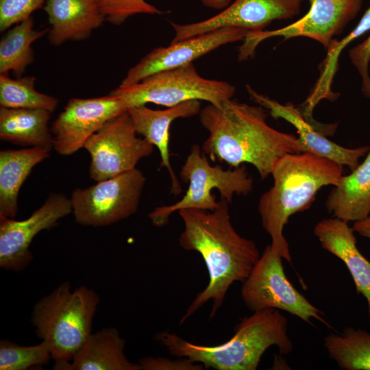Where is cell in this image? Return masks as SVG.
<instances>
[{
    "label": "cell",
    "instance_id": "27",
    "mask_svg": "<svg viewBox=\"0 0 370 370\" xmlns=\"http://www.w3.org/2000/svg\"><path fill=\"white\" fill-rule=\"evenodd\" d=\"M33 76L14 79L0 74V105L8 108L43 109L53 112L58 105L57 98L38 92Z\"/></svg>",
    "mask_w": 370,
    "mask_h": 370
},
{
    "label": "cell",
    "instance_id": "12",
    "mask_svg": "<svg viewBox=\"0 0 370 370\" xmlns=\"http://www.w3.org/2000/svg\"><path fill=\"white\" fill-rule=\"evenodd\" d=\"M128 109L121 97L112 94L69 99L51 127L53 149L62 156L75 153L107 121Z\"/></svg>",
    "mask_w": 370,
    "mask_h": 370
},
{
    "label": "cell",
    "instance_id": "19",
    "mask_svg": "<svg viewBox=\"0 0 370 370\" xmlns=\"http://www.w3.org/2000/svg\"><path fill=\"white\" fill-rule=\"evenodd\" d=\"M314 234L324 249L345 263L370 312V262L358 250L353 227L336 217L325 219L317 223Z\"/></svg>",
    "mask_w": 370,
    "mask_h": 370
},
{
    "label": "cell",
    "instance_id": "26",
    "mask_svg": "<svg viewBox=\"0 0 370 370\" xmlns=\"http://www.w3.org/2000/svg\"><path fill=\"white\" fill-rule=\"evenodd\" d=\"M370 29V7L365 12L356 27L344 38L337 41L332 40L327 47L328 52L321 64V76L311 94L304 103L301 112L308 119H311L315 106L323 99H333L334 94L330 85L337 69L338 58L341 51L352 41Z\"/></svg>",
    "mask_w": 370,
    "mask_h": 370
},
{
    "label": "cell",
    "instance_id": "14",
    "mask_svg": "<svg viewBox=\"0 0 370 370\" xmlns=\"http://www.w3.org/2000/svg\"><path fill=\"white\" fill-rule=\"evenodd\" d=\"M248 32L225 27L155 48L128 70L118 87L126 88L156 73L190 64L224 45L243 40Z\"/></svg>",
    "mask_w": 370,
    "mask_h": 370
},
{
    "label": "cell",
    "instance_id": "22",
    "mask_svg": "<svg viewBox=\"0 0 370 370\" xmlns=\"http://www.w3.org/2000/svg\"><path fill=\"white\" fill-rule=\"evenodd\" d=\"M50 151L40 147L0 151V218H14L21 186L33 168L49 158Z\"/></svg>",
    "mask_w": 370,
    "mask_h": 370
},
{
    "label": "cell",
    "instance_id": "20",
    "mask_svg": "<svg viewBox=\"0 0 370 370\" xmlns=\"http://www.w3.org/2000/svg\"><path fill=\"white\" fill-rule=\"evenodd\" d=\"M125 341L114 328L91 333L69 362H55L56 370H140L125 354Z\"/></svg>",
    "mask_w": 370,
    "mask_h": 370
},
{
    "label": "cell",
    "instance_id": "3",
    "mask_svg": "<svg viewBox=\"0 0 370 370\" xmlns=\"http://www.w3.org/2000/svg\"><path fill=\"white\" fill-rule=\"evenodd\" d=\"M271 174L273 184L260 197L258 212L262 225L271 238V251L291 262L284 225L291 215L311 206L322 187L338 184L343 166L305 151L285 154L275 162Z\"/></svg>",
    "mask_w": 370,
    "mask_h": 370
},
{
    "label": "cell",
    "instance_id": "16",
    "mask_svg": "<svg viewBox=\"0 0 370 370\" xmlns=\"http://www.w3.org/2000/svg\"><path fill=\"white\" fill-rule=\"evenodd\" d=\"M246 88L251 98L259 106L268 110L271 116L275 119H285L297 129L303 152L307 151L329 158L342 166H347L352 171L359 164V159L365 156L370 149L369 146L347 148L338 145L328 139L293 104L288 103L283 105L257 92L249 85H246Z\"/></svg>",
    "mask_w": 370,
    "mask_h": 370
},
{
    "label": "cell",
    "instance_id": "29",
    "mask_svg": "<svg viewBox=\"0 0 370 370\" xmlns=\"http://www.w3.org/2000/svg\"><path fill=\"white\" fill-rule=\"evenodd\" d=\"M106 21L121 25L136 14H162L163 12L146 0H92Z\"/></svg>",
    "mask_w": 370,
    "mask_h": 370
},
{
    "label": "cell",
    "instance_id": "7",
    "mask_svg": "<svg viewBox=\"0 0 370 370\" xmlns=\"http://www.w3.org/2000/svg\"><path fill=\"white\" fill-rule=\"evenodd\" d=\"M110 94L121 97L129 109L149 103L169 108L190 100L221 106L232 99L235 87L225 81L201 77L190 63L156 73L126 88L117 87Z\"/></svg>",
    "mask_w": 370,
    "mask_h": 370
},
{
    "label": "cell",
    "instance_id": "23",
    "mask_svg": "<svg viewBox=\"0 0 370 370\" xmlns=\"http://www.w3.org/2000/svg\"><path fill=\"white\" fill-rule=\"evenodd\" d=\"M51 112L43 109L0 107V139L15 145L53 149L49 121Z\"/></svg>",
    "mask_w": 370,
    "mask_h": 370
},
{
    "label": "cell",
    "instance_id": "2",
    "mask_svg": "<svg viewBox=\"0 0 370 370\" xmlns=\"http://www.w3.org/2000/svg\"><path fill=\"white\" fill-rule=\"evenodd\" d=\"M199 115L209 133L203 152L213 162H225L230 168L251 164L262 180L271 175L279 158L303 152L298 137L268 125L267 114L260 106L230 99L221 106L209 103Z\"/></svg>",
    "mask_w": 370,
    "mask_h": 370
},
{
    "label": "cell",
    "instance_id": "18",
    "mask_svg": "<svg viewBox=\"0 0 370 370\" xmlns=\"http://www.w3.org/2000/svg\"><path fill=\"white\" fill-rule=\"evenodd\" d=\"M43 8L50 25L48 40L54 46L85 40L106 21L92 0H47Z\"/></svg>",
    "mask_w": 370,
    "mask_h": 370
},
{
    "label": "cell",
    "instance_id": "4",
    "mask_svg": "<svg viewBox=\"0 0 370 370\" xmlns=\"http://www.w3.org/2000/svg\"><path fill=\"white\" fill-rule=\"evenodd\" d=\"M236 329L230 339L217 345L195 344L167 331L157 334L156 341L173 356L217 370H255L263 354L273 345L284 355L293 350L287 319L278 309L256 311L243 318Z\"/></svg>",
    "mask_w": 370,
    "mask_h": 370
},
{
    "label": "cell",
    "instance_id": "11",
    "mask_svg": "<svg viewBox=\"0 0 370 370\" xmlns=\"http://www.w3.org/2000/svg\"><path fill=\"white\" fill-rule=\"evenodd\" d=\"M309 1L308 12L293 23L275 30L249 32L239 48L238 60H245L253 56L261 42L274 36H282L285 39L308 37L327 48L332 41L333 36L356 16L362 5V0Z\"/></svg>",
    "mask_w": 370,
    "mask_h": 370
},
{
    "label": "cell",
    "instance_id": "9",
    "mask_svg": "<svg viewBox=\"0 0 370 370\" xmlns=\"http://www.w3.org/2000/svg\"><path fill=\"white\" fill-rule=\"evenodd\" d=\"M282 257L265 247L248 278L243 282L241 296L245 305L256 312L280 309L310 323L317 319L330 327L322 312L310 304L287 279Z\"/></svg>",
    "mask_w": 370,
    "mask_h": 370
},
{
    "label": "cell",
    "instance_id": "34",
    "mask_svg": "<svg viewBox=\"0 0 370 370\" xmlns=\"http://www.w3.org/2000/svg\"><path fill=\"white\" fill-rule=\"evenodd\" d=\"M202 4L210 9L223 10L226 8L232 0H200Z\"/></svg>",
    "mask_w": 370,
    "mask_h": 370
},
{
    "label": "cell",
    "instance_id": "24",
    "mask_svg": "<svg viewBox=\"0 0 370 370\" xmlns=\"http://www.w3.org/2000/svg\"><path fill=\"white\" fill-rule=\"evenodd\" d=\"M49 28L36 29L31 17L10 29L0 41V74L21 77L34 60L32 44L47 34Z\"/></svg>",
    "mask_w": 370,
    "mask_h": 370
},
{
    "label": "cell",
    "instance_id": "15",
    "mask_svg": "<svg viewBox=\"0 0 370 370\" xmlns=\"http://www.w3.org/2000/svg\"><path fill=\"white\" fill-rule=\"evenodd\" d=\"M302 0H235L217 14L188 24L171 22L175 36L171 43L225 27L260 31L275 20L297 14Z\"/></svg>",
    "mask_w": 370,
    "mask_h": 370
},
{
    "label": "cell",
    "instance_id": "25",
    "mask_svg": "<svg viewBox=\"0 0 370 370\" xmlns=\"http://www.w3.org/2000/svg\"><path fill=\"white\" fill-rule=\"evenodd\" d=\"M330 358L345 370H370V333L345 328L340 334H331L324 341Z\"/></svg>",
    "mask_w": 370,
    "mask_h": 370
},
{
    "label": "cell",
    "instance_id": "1",
    "mask_svg": "<svg viewBox=\"0 0 370 370\" xmlns=\"http://www.w3.org/2000/svg\"><path fill=\"white\" fill-rule=\"evenodd\" d=\"M229 204L221 199L219 206L212 211L196 208L178 211L184 223L179 244L186 251L200 254L209 275L208 285L196 295L180 324L210 300L212 301V319L230 286L235 282H243L260 257L256 244L241 236L232 226Z\"/></svg>",
    "mask_w": 370,
    "mask_h": 370
},
{
    "label": "cell",
    "instance_id": "32",
    "mask_svg": "<svg viewBox=\"0 0 370 370\" xmlns=\"http://www.w3.org/2000/svg\"><path fill=\"white\" fill-rule=\"evenodd\" d=\"M140 370H202L204 365L187 358L171 360L168 358L145 356L139 360Z\"/></svg>",
    "mask_w": 370,
    "mask_h": 370
},
{
    "label": "cell",
    "instance_id": "13",
    "mask_svg": "<svg viewBox=\"0 0 370 370\" xmlns=\"http://www.w3.org/2000/svg\"><path fill=\"white\" fill-rule=\"evenodd\" d=\"M71 212V198L53 193L27 219L0 218L1 268L16 271L25 269L33 259L29 246L34 238Z\"/></svg>",
    "mask_w": 370,
    "mask_h": 370
},
{
    "label": "cell",
    "instance_id": "8",
    "mask_svg": "<svg viewBox=\"0 0 370 370\" xmlns=\"http://www.w3.org/2000/svg\"><path fill=\"white\" fill-rule=\"evenodd\" d=\"M146 178L135 168L98 181L86 188H77L71 197L72 212L79 225L103 227L135 214Z\"/></svg>",
    "mask_w": 370,
    "mask_h": 370
},
{
    "label": "cell",
    "instance_id": "10",
    "mask_svg": "<svg viewBox=\"0 0 370 370\" xmlns=\"http://www.w3.org/2000/svg\"><path fill=\"white\" fill-rule=\"evenodd\" d=\"M132 119L125 112L107 121L85 143L90 156V177L101 181L136 168L153 152V145L137 136Z\"/></svg>",
    "mask_w": 370,
    "mask_h": 370
},
{
    "label": "cell",
    "instance_id": "31",
    "mask_svg": "<svg viewBox=\"0 0 370 370\" xmlns=\"http://www.w3.org/2000/svg\"><path fill=\"white\" fill-rule=\"evenodd\" d=\"M349 58L358 70L362 79V92L370 99V77L369 64L370 62V35L362 42L349 50Z\"/></svg>",
    "mask_w": 370,
    "mask_h": 370
},
{
    "label": "cell",
    "instance_id": "17",
    "mask_svg": "<svg viewBox=\"0 0 370 370\" xmlns=\"http://www.w3.org/2000/svg\"><path fill=\"white\" fill-rule=\"evenodd\" d=\"M200 101L190 100L164 110H153L145 105L127 110L136 133L158 148L160 166L166 168L169 172L171 180V193L175 195L181 193L182 187L170 161V126L177 119L198 114L201 109Z\"/></svg>",
    "mask_w": 370,
    "mask_h": 370
},
{
    "label": "cell",
    "instance_id": "21",
    "mask_svg": "<svg viewBox=\"0 0 370 370\" xmlns=\"http://www.w3.org/2000/svg\"><path fill=\"white\" fill-rule=\"evenodd\" d=\"M334 186L325 207L334 217L355 222L370 215V149L365 160Z\"/></svg>",
    "mask_w": 370,
    "mask_h": 370
},
{
    "label": "cell",
    "instance_id": "33",
    "mask_svg": "<svg viewBox=\"0 0 370 370\" xmlns=\"http://www.w3.org/2000/svg\"><path fill=\"white\" fill-rule=\"evenodd\" d=\"M353 229L360 236L370 239V215L364 220L355 221Z\"/></svg>",
    "mask_w": 370,
    "mask_h": 370
},
{
    "label": "cell",
    "instance_id": "28",
    "mask_svg": "<svg viewBox=\"0 0 370 370\" xmlns=\"http://www.w3.org/2000/svg\"><path fill=\"white\" fill-rule=\"evenodd\" d=\"M51 358L47 343L23 346L10 341H0V369L26 370L49 363Z\"/></svg>",
    "mask_w": 370,
    "mask_h": 370
},
{
    "label": "cell",
    "instance_id": "5",
    "mask_svg": "<svg viewBox=\"0 0 370 370\" xmlns=\"http://www.w3.org/2000/svg\"><path fill=\"white\" fill-rule=\"evenodd\" d=\"M99 301L94 290L86 286L72 290L65 282L36 304L31 321L55 362L71 361L84 345Z\"/></svg>",
    "mask_w": 370,
    "mask_h": 370
},
{
    "label": "cell",
    "instance_id": "6",
    "mask_svg": "<svg viewBox=\"0 0 370 370\" xmlns=\"http://www.w3.org/2000/svg\"><path fill=\"white\" fill-rule=\"evenodd\" d=\"M180 176L188 188L180 200L169 206H158L149 214L152 224L162 227L168 223L171 215L182 209L196 208L214 210L219 204L212 194L219 191L221 199L232 203L234 195H247L254 187V180L245 165L224 169L221 165L212 166L201 147L190 148Z\"/></svg>",
    "mask_w": 370,
    "mask_h": 370
},
{
    "label": "cell",
    "instance_id": "30",
    "mask_svg": "<svg viewBox=\"0 0 370 370\" xmlns=\"http://www.w3.org/2000/svg\"><path fill=\"white\" fill-rule=\"evenodd\" d=\"M47 0H0V31L31 17L36 10L44 6Z\"/></svg>",
    "mask_w": 370,
    "mask_h": 370
}]
</instances>
